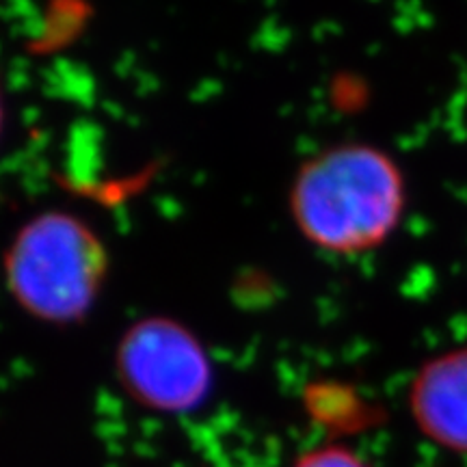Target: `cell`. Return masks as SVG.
Masks as SVG:
<instances>
[{
  "instance_id": "cell-4",
  "label": "cell",
  "mask_w": 467,
  "mask_h": 467,
  "mask_svg": "<svg viewBox=\"0 0 467 467\" xmlns=\"http://www.w3.org/2000/svg\"><path fill=\"white\" fill-rule=\"evenodd\" d=\"M407 402L426 440L467 457V344L424 361L409 385Z\"/></svg>"
},
{
  "instance_id": "cell-3",
  "label": "cell",
  "mask_w": 467,
  "mask_h": 467,
  "mask_svg": "<svg viewBox=\"0 0 467 467\" xmlns=\"http://www.w3.org/2000/svg\"><path fill=\"white\" fill-rule=\"evenodd\" d=\"M121 388L159 413H189L210 396L214 368L197 334L169 317L132 323L115 348Z\"/></svg>"
},
{
  "instance_id": "cell-1",
  "label": "cell",
  "mask_w": 467,
  "mask_h": 467,
  "mask_svg": "<svg viewBox=\"0 0 467 467\" xmlns=\"http://www.w3.org/2000/svg\"><path fill=\"white\" fill-rule=\"evenodd\" d=\"M292 223L309 244L334 255L381 247L407 210L405 173L392 154L370 143L331 145L295 173Z\"/></svg>"
},
{
  "instance_id": "cell-2",
  "label": "cell",
  "mask_w": 467,
  "mask_h": 467,
  "mask_svg": "<svg viewBox=\"0 0 467 467\" xmlns=\"http://www.w3.org/2000/svg\"><path fill=\"white\" fill-rule=\"evenodd\" d=\"M109 277V249L74 213L46 210L20 227L5 254V282L37 320L67 327L89 317Z\"/></svg>"
},
{
  "instance_id": "cell-5",
  "label": "cell",
  "mask_w": 467,
  "mask_h": 467,
  "mask_svg": "<svg viewBox=\"0 0 467 467\" xmlns=\"http://www.w3.org/2000/svg\"><path fill=\"white\" fill-rule=\"evenodd\" d=\"M295 467H370L359 454H355L350 448L334 446V443H327V446L312 448V451L303 452L296 459Z\"/></svg>"
},
{
  "instance_id": "cell-6",
  "label": "cell",
  "mask_w": 467,
  "mask_h": 467,
  "mask_svg": "<svg viewBox=\"0 0 467 467\" xmlns=\"http://www.w3.org/2000/svg\"><path fill=\"white\" fill-rule=\"evenodd\" d=\"M0 128H3V104H0Z\"/></svg>"
}]
</instances>
